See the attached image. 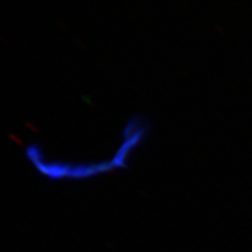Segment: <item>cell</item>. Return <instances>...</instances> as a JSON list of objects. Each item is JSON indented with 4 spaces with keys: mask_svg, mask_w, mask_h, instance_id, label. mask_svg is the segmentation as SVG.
Masks as SVG:
<instances>
[]
</instances>
